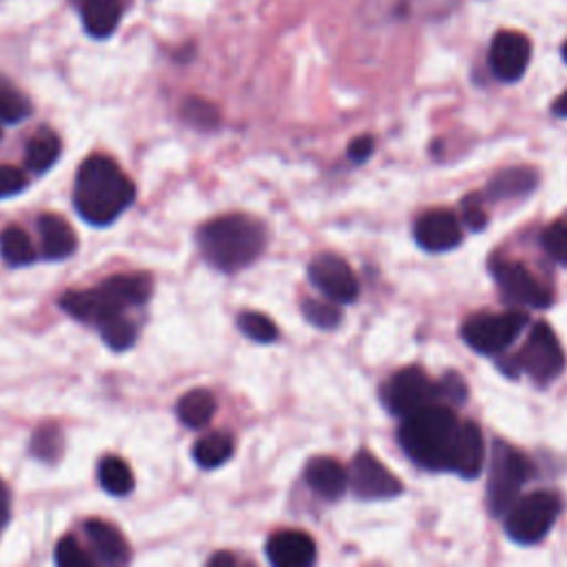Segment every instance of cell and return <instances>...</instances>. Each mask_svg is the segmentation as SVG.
<instances>
[{
    "mask_svg": "<svg viewBox=\"0 0 567 567\" xmlns=\"http://www.w3.org/2000/svg\"><path fill=\"white\" fill-rule=\"evenodd\" d=\"M135 199L128 175L106 155L86 157L75 175L73 204L80 217L93 226L115 221Z\"/></svg>",
    "mask_w": 567,
    "mask_h": 567,
    "instance_id": "6da1fadb",
    "label": "cell"
},
{
    "mask_svg": "<svg viewBox=\"0 0 567 567\" xmlns=\"http://www.w3.org/2000/svg\"><path fill=\"white\" fill-rule=\"evenodd\" d=\"M461 423L452 408L432 403L403 416L399 443L416 465L432 472H452Z\"/></svg>",
    "mask_w": 567,
    "mask_h": 567,
    "instance_id": "7a4b0ae2",
    "label": "cell"
},
{
    "mask_svg": "<svg viewBox=\"0 0 567 567\" xmlns=\"http://www.w3.org/2000/svg\"><path fill=\"white\" fill-rule=\"evenodd\" d=\"M153 292V279L146 272L113 275L95 288L69 290L60 297V308L82 323L97 330L113 319L126 317L128 308H140Z\"/></svg>",
    "mask_w": 567,
    "mask_h": 567,
    "instance_id": "3957f363",
    "label": "cell"
},
{
    "mask_svg": "<svg viewBox=\"0 0 567 567\" xmlns=\"http://www.w3.org/2000/svg\"><path fill=\"white\" fill-rule=\"evenodd\" d=\"M204 259L224 272L250 266L264 250L266 233L259 221L246 215H221L206 221L197 233Z\"/></svg>",
    "mask_w": 567,
    "mask_h": 567,
    "instance_id": "277c9868",
    "label": "cell"
},
{
    "mask_svg": "<svg viewBox=\"0 0 567 567\" xmlns=\"http://www.w3.org/2000/svg\"><path fill=\"white\" fill-rule=\"evenodd\" d=\"M498 365L501 370H505V374L525 372L534 383L547 385L560 377L565 368V352L551 326L538 321L529 330L518 354H514L507 361H501Z\"/></svg>",
    "mask_w": 567,
    "mask_h": 567,
    "instance_id": "5b68a950",
    "label": "cell"
},
{
    "mask_svg": "<svg viewBox=\"0 0 567 567\" xmlns=\"http://www.w3.org/2000/svg\"><path fill=\"white\" fill-rule=\"evenodd\" d=\"M532 476L529 458L505 441L492 445L489 476H487V507L494 516L507 514L514 501L520 496L523 485Z\"/></svg>",
    "mask_w": 567,
    "mask_h": 567,
    "instance_id": "8992f818",
    "label": "cell"
},
{
    "mask_svg": "<svg viewBox=\"0 0 567 567\" xmlns=\"http://www.w3.org/2000/svg\"><path fill=\"white\" fill-rule=\"evenodd\" d=\"M560 514V498L554 492H532L516 498L507 509L505 532L514 543L534 545L547 536Z\"/></svg>",
    "mask_w": 567,
    "mask_h": 567,
    "instance_id": "52a82bcc",
    "label": "cell"
},
{
    "mask_svg": "<svg viewBox=\"0 0 567 567\" xmlns=\"http://www.w3.org/2000/svg\"><path fill=\"white\" fill-rule=\"evenodd\" d=\"M525 323H527V315L520 310L483 312V315L470 317L463 323L461 337L478 354L494 357L507 350L516 341Z\"/></svg>",
    "mask_w": 567,
    "mask_h": 567,
    "instance_id": "ba28073f",
    "label": "cell"
},
{
    "mask_svg": "<svg viewBox=\"0 0 567 567\" xmlns=\"http://www.w3.org/2000/svg\"><path fill=\"white\" fill-rule=\"evenodd\" d=\"M383 405L394 416H408L425 405L439 403L436 381H432L421 368H403L394 372L379 392Z\"/></svg>",
    "mask_w": 567,
    "mask_h": 567,
    "instance_id": "9c48e42d",
    "label": "cell"
},
{
    "mask_svg": "<svg viewBox=\"0 0 567 567\" xmlns=\"http://www.w3.org/2000/svg\"><path fill=\"white\" fill-rule=\"evenodd\" d=\"M489 270L494 281L498 284L501 292L516 303L532 306V308H549L554 301V292L540 284L527 266L512 261V259H498L494 257L489 261Z\"/></svg>",
    "mask_w": 567,
    "mask_h": 567,
    "instance_id": "30bf717a",
    "label": "cell"
},
{
    "mask_svg": "<svg viewBox=\"0 0 567 567\" xmlns=\"http://www.w3.org/2000/svg\"><path fill=\"white\" fill-rule=\"evenodd\" d=\"M348 483L357 498L365 501L394 498L403 492L401 481L368 450L357 452V456L352 458Z\"/></svg>",
    "mask_w": 567,
    "mask_h": 567,
    "instance_id": "8fae6325",
    "label": "cell"
},
{
    "mask_svg": "<svg viewBox=\"0 0 567 567\" xmlns=\"http://www.w3.org/2000/svg\"><path fill=\"white\" fill-rule=\"evenodd\" d=\"M308 277L330 301L352 303L359 295L357 275L352 272L350 264L339 255H332V252L317 255L308 264Z\"/></svg>",
    "mask_w": 567,
    "mask_h": 567,
    "instance_id": "7c38bea8",
    "label": "cell"
},
{
    "mask_svg": "<svg viewBox=\"0 0 567 567\" xmlns=\"http://www.w3.org/2000/svg\"><path fill=\"white\" fill-rule=\"evenodd\" d=\"M532 58L529 40L518 31H498L489 44V69L503 82H516Z\"/></svg>",
    "mask_w": 567,
    "mask_h": 567,
    "instance_id": "4fadbf2b",
    "label": "cell"
},
{
    "mask_svg": "<svg viewBox=\"0 0 567 567\" xmlns=\"http://www.w3.org/2000/svg\"><path fill=\"white\" fill-rule=\"evenodd\" d=\"M414 239L427 252H443L461 244L463 230L450 210H430L414 224Z\"/></svg>",
    "mask_w": 567,
    "mask_h": 567,
    "instance_id": "5bb4252c",
    "label": "cell"
},
{
    "mask_svg": "<svg viewBox=\"0 0 567 567\" xmlns=\"http://www.w3.org/2000/svg\"><path fill=\"white\" fill-rule=\"evenodd\" d=\"M315 554V540L303 532H277L266 543V556L275 567H308Z\"/></svg>",
    "mask_w": 567,
    "mask_h": 567,
    "instance_id": "9a60e30c",
    "label": "cell"
},
{
    "mask_svg": "<svg viewBox=\"0 0 567 567\" xmlns=\"http://www.w3.org/2000/svg\"><path fill=\"white\" fill-rule=\"evenodd\" d=\"M84 534H86V538H89V543H91L100 563H104V565H124V563H128V558H131L128 543L115 525L93 518V520L84 523Z\"/></svg>",
    "mask_w": 567,
    "mask_h": 567,
    "instance_id": "2e32d148",
    "label": "cell"
},
{
    "mask_svg": "<svg viewBox=\"0 0 567 567\" xmlns=\"http://www.w3.org/2000/svg\"><path fill=\"white\" fill-rule=\"evenodd\" d=\"M303 478L312 492L328 501H337L348 487V472L341 467V463L328 456L312 458L303 470Z\"/></svg>",
    "mask_w": 567,
    "mask_h": 567,
    "instance_id": "e0dca14e",
    "label": "cell"
},
{
    "mask_svg": "<svg viewBox=\"0 0 567 567\" xmlns=\"http://www.w3.org/2000/svg\"><path fill=\"white\" fill-rule=\"evenodd\" d=\"M38 230H40V239H42V255L47 259L58 261V259L73 255V250L78 246V237L64 217L44 213L38 217Z\"/></svg>",
    "mask_w": 567,
    "mask_h": 567,
    "instance_id": "ac0fdd59",
    "label": "cell"
},
{
    "mask_svg": "<svg viewBox=\"0 0 567 567\" xmlns=\"http://www.w3.org/2000/svg\"><path fill=\"white\" fill-rule=\"evenodd\" d=\"M485 461V445H483V434L478 425L463 421L461 423V434H458V445L452 463V472L463 476V478H476L483 470Z\"/></svg>",
    "mask_w": 567,
    "mask_h": 567,
    "instance_id": "d6986e66",
    "label": "cell"
},
{
    "mask_svg": "<svg viewBox=\"0 0 567 567\" xmlns=\"http://www.w3.org/2000/svg\"><path fill=\"white\" fill-rule=\"evenodd\" d=\"M80 18L89 35L109 38L122 18V4L120 0H82Z\"/></svg>",
    "mask_w": 567,
    "mask_h": 567,
    "instance_id": "ffe728a7",
    "label": "cell"
},
{
    "mask_svg": "<svg viewBox=\"0 0 567 567\" xmlns=\"http://www.w3.org/2000/svg\"><path fill=\"white\" fill-rule=\"evenodd\" d=\"M538 184V175L536 171L527 168V166H514L507 168L503 173H498L489 186H487V195L489 199H507V197H520L527 195L536 188Z\"/></svg>",
    "mask_w": 567,
    "mask_h": 567,
    "instance_id": "44dd1931",
    "label": "cell"
},
{
    "mask_svg": "<svg viewBox=\"0 0 567 567\" xmlns=\"http://www.w3.org/2000/svg\"><path fill=\"white\" fill-rule=\"evenodd\" d=\"M215 396L204 390V388H197V390H190L186 392L179 401H177V416L179 421L186 425V427H193V430H199L204 425L210 423L213 414H215Z\"/></svg>",
    "mask_w": 567,
    "mask_h": 567,
    "instance_id": "7402d4cb",
    "label": "cell"
},
{
    "mask_svg": "<svg viewBox=\"0 0 567 567\" xmlns=\"http://www.w3.org/2000/svg\"><path fill=\"white\" fill-rule=\"evenodd\" d=\"M60 137L49 131V128H40L29 142H27V151H24V162L29 166V171L33 173H44L49 171L58 155H60Z\"/></svg>",
    "mask_w": 567,
    "mask_h": 567,
    "instance_id": "603a6c76",
    "label": "cell"
},
{
    "mask_svg": "<svg viewBox=\"0 0 567 567\" xmlns=\"http://www.w3.org/2000/svg\"><path fill=\"white\" fill-rule=\"evenodd\" d=\"M233 450H235V443H233L230 434L210 432L195 443L193 458L199 467L213 470V467H219L221 463H226L233 456Z\"/></svg>",
    "mask_w": 567,
    "mask_h": 567,
    "instance_id": "cb8c5ba5",
    "label": "cell"
},
{
    "mask_svg": "<svg viewBox=\"0 0 567 567\" xmlns=\"http://www.w3.org/2000/svg\"><path fill=\"white\" fill-rule=\"evenodd\" d=\"M0 255L9 266H27L38 257L29 233L20 226H7L0 233Z\"/></svg>",
    "mask_w": 567,
    "mask_h": 567,
    "instance_id": "d4e9b609",
    "label": "cell"
},
{
    "mask_svg": "<svg viewBox=\"0 0 567 567\" xmlns=\"http://www.w3.org/2000/svg\"><path fill=\"white\" fill-rule=\"evenodd\" d=\"M97 478H100V485L113 496H126L133 492V485H135L128 463L113 454H109L100 461Z\"/></svg>",
    "mask_w": 567,
    "mask_h": 567,
    "instance_id": "484cf974",
    "label": "cell"
},
{
    "mask_svg": "<svg viewBox=\"0 0 567 567\" xmlns=\"http://www.w3.org/2000/svg\"><path fill=\"white\" fill-rule=\"evenodd\" d=\"M31 115V102L13 84L0 78V122L18 124Z\"/></svg>",
    "mask_w": 567,
    "mask_h": 567,
    "instance_id": "4316f807",
    "label": "cell"
},
{
    "mask_svg": "<svg viewBox=\"0 0 567 567\" xmlns=\"http://www.w3.org/2000/svg\"><path fill=\"white\" fill-rule=\"evenodd\" d=\"M237 328L252 341L257 343H270L277 339L279 330L277 326L270 321V317L255 312V310H246L237 317Z\"/></svg>",
    "mask_w": 567,
    "mask_h": 567,
    "instance_id": "83f0119b",
    "label": "cell"
},
{
    "mask_svg": "<svg viewBox=\"0 0 567 567\" xmlns=\"http://www.w3.org/2000/svg\"><path fill=\"white\" fill-rule=\"evenodd\" d=\"M301 312L308 323L321 328V330H332L341 323V310L334 306V301H319V299H303Z\"/></svg>",
    "mask_w": 567,
    "mask_h": 567,
    "instance_id": "f1b7e54d",
    "label": "cell"
},
{
    "mask_svg": "<svg viewBox=\"0 0 567 567\" xmlns=\"http://www.w3.org/2000/svg\"><path fill=\"white\" fill-rule=\"evenodd\" d=\"M102 339L113 350H128L137 339V326L128 317H120L100 328Z\"/></svg>",
    "mask_w": 567,
    "mask_h": 567,
    "instance_id": "f546056e",
    "label": "cell"
},
{
    "mask_svg": "<svg viewBox=\"0 0 567 567\" xmlns=\"http://www.w3.org/2000/svg\"><path fill=\"white\" fill-rule=\"evenodd\" d=\"M182 115L188 124H193L197 128H215L219 122L217 109L202 97H188L182 106Z\"/></svg>",
    "mask_w": 567,
    "mask_h": 567,
    "instance_id": "4dcf8cb0",
    "label": "cell"
},
{
    "mask_svg": "<svg viewBox=\"0 0 567 567\" xmlns=\"http://www.w3.org/2000/svg\"><path fill=\"white\" fill-rule=\"evenodd\" d=\"M543 250L556 261L567 266V224L565 221H554L549 224L543 235H540Z\"/></svg>",
    "mask_w": 567,
    "mask_h": 567,
    "instance_id": "1f68e13d",
    "label": "cell"
},
{
    "mask_svg": "<svg viewBox=\"0 0 567 567\" xmlns=\"http://www.w3.org/2000/svg\"><path fill=\"white\" fill-rule=\"evenodd\" d=\"M55 563L60 567H91L95 560L82 549L75 536H64L55 545Z\"/></svg>",
    "mask_w": 567,
    "mask_h": 567,
    "instance_id": "d6a6232c",
    "label": "cell"
},
{
    "mask_svg": "<svg viewBox=\"0 0 567 567\" xmlns=\"http://www.w3.org/2000/svg\"><path fill=\"white\" fill-rule=\"evenodd\" d=\"M62 450V436L58 427H42L31 439V452L44 461H53Z\"/></svg>",
    "mask_w": 567,
    "mask_h": 567,
    "instance_id": "836d02e7",
    "label": "cell"
},
{
    "mask_svg": "<svg viewBox=\"0 0 567 567\" xmlns=\"http://www.w3.org/2000/svg\"><path fill=\"white\" fill-rule=\"evenodd\" d=\"M436 390H439V401H445L450 405H458L467 396V388H465L463 379L454 372H447L443 379H439Z\"/></svg>",
    "mask_w": 567,
    "mask_h": 567,
    "instance_id": "e575fe53",
    "label": "cell"
},
{
    "mask_svg": "<svg viewBox=\"0 0 567 567\" xmlns=\"http://www.w3.org/2000/svg\"><path fill=\"white\" fill-rule=\"evenodd\" d=\"M27 177L20 168L11 164H0V197H11L24 190Z\"/></svg>",
    "mask_w": 567,
    "mask_h": 567,
    "instance_id": "d590c367",
    "label": "cell"
},
{
    "mask_svg": "<svg viewBox=\"0 0 567 567\" xmlns=\"http://www.w3.org/2000/svg\"><path fill=\"white\" fill-rule=\"evenodd\" d=\"M372 151H374L372 137H370V135H361V137H357V140L350 144L348 155H350L352 162L359 164V162H365V159L372 155Z\"/></svg>",
    "mask_w": 567,
    "mask_h": 567,
    "instance_id": "8d00e7d4",
    "label": "cell"
},
{
    "mask_svg": "<svg viewBox=\"0 0 567 567\" xmlns=\"http://www.w3.org/2000/svg\"><path fill=\"white\" fill-rule=\"evenodd\" d=\"M463 219H465V224H467L472 230H481V228L485 226V221H487V217H485L483 208H478L476 204H467V202H465Z\"/></svg>",
    "mask_w": 567,
    "mask_h": 567,
    "instance_id": "74e56055",
    "label": "cell"
},
{
    "mask_svg": "<svg viewBox=\"0 0 567 567\" xmlns=\"http://www.w3.org/2000/svg\"><path fill=\"white\" fill-rule=\"evenodd\" d=\"M9 512H11L9 489H7V485H4V483H2V478H0V534H2L4 525H7V520H9Z\"/></svg>",
    "mask_w": 567,
    "mask_h": 567,
    "instance_id": "f35d334b",
    "label": "cell"
},
{
    "mask_svg": "<svg viewBox=\"0 0 567 567\" xmlns=\"http://www.w3.org/2000/svg\"><path fill=\"white\" fill-rule=\"evenodd\" d=\"M208 565H210V567H235V565H237V558H235L233 554H228V551H219V554H215V556L208 558Z\"/></svg>",
    "mask_w": 567,
    "mask_h": 567,
    "instance_id": "ab89813d",
    "label": "cell"
},
{
    "mask_svg": "<svg viewBox=\"0 0 567 567\" xmlns=\"http://www.w3.org/2000/svg\"><path fill=\"white\" fill-rule=\"evenodd\" d=\"M554 113L560 117H567V91L554 102Z\"/></svg>",
    "mask_w": 567,
    "mask_h": 567,
    "instance_id": "60d3db41",
    "label": "cell"
},
{
    "mask_svg": "<svg viewBox=\"0 0 567 567\" xmlns=\"http://www.w3.org/2000/svg\"><path fill=\"white\" fill-rule=\"evenodd\" d=\"M560 53H563V60H565V62H567V42H565V44H563V51H560Z\"/></svg>",
    "mask_w": 567,
    "mask_h": 567,
    "instance_id": "b9f144b4",
    "label": "cell"
},
{
    "mask_svg": "<svg viewBox=\"0 0 567 567\" xmlns=\"http://www.w3.org/2000/svg\"><path fill=\"white\" fill-rule=\"evenodd\" d=\"M0 137H2V133H0Z\"/></svg>",
    "mask_w": 567,
    "mask_h": 567,
    "instance_id": "7bdbcfd3",
    "label": "cell"
}]
</instances>
